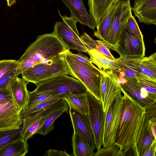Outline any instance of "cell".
<instances>
[{"label":"cell","mask_w":156,"mask_h":156,"mask_svg":"<svg viewBox=\"0 0 156 156\" xmlns=\"http://www.w3.org/2000/svg\"><path fill=\"white\" fill-rule=\"evenodd\" d=\"M121 89L122 106L114 144L125 151L131 148L136 151V144L144 123L145 108Z\"/></svg>","instance_id":"1"},{"label":"cell","mask_w":156,"mask_h":156,"mask_svg":"<svg viewBox=\"0 0 156 156\" xmlns=\"http://www.w3.org/2000/svg\"><path fill=\"white\" fill-rule=\"evenodd\" d=\"M68 50L53 32L39 35L18 60L15 75L38 64H51Z\"/></svg>","instance_id":"2"},{"label":"cell","mask_w":156,"mask_h":156,"mask_svg":"<svg viewBox=\"0 0 156 156\" xmlns=\"http://www.w3.org/2000/svg\"><path fill=\"white\" fill-rule=\"evenodd\" d=\"M71 53L70 50H68L64 57L76 78L83 83L89 92L101 101V71L80 61L72 55Z\"/></svg>","instance_id":"3"},{"label":"cell","mask_w":156,"mask_h":156,"mask_svg":"<svg viewBox=\"0 0 156 156\" xmlns=\"http://www.w3.org/2000/svg\"><path fill=\"white\" fill-rule=\"evenodd\" d=\"M64 56L55 60L51 64L41 63L23 72L21 74L23 78L28 83L36 85L52 77L63 75L76 76Z\"/></svg>","instance_id":"4"},{"label":"cell","mask_w":156,"mask_h":156,"mask_svg":"<svg viewBox=\"0 0 156 156\" xmlns=\"http://www.w3.org/2000/svg\"><path fill=\"white\" fill-rule=\"evenodd\" d=\"M36 92H52L60 94H69L80 95L88 91L79 80L68 75H61L44 81L36 85Z\"/></svg>","instance_id":"5"},{"label":"cell","mask_w":156,"mask_h":156,"mask_svg":"<svg viewBox=\"0 0 156 156\" xmlns=\"http://www.w3.org/2000/svg\"><path fill=\"white\" fill-rule=\"evenodd\" d=\"M120 71L126 77L136 78L141 74L156 81V52L148 57L139 58L119 57Z\"/></svg>","instance_id":"6"},{"label":"cell","mask_w":156,"mask_h":156,"mask_svg":"<svg viewBox=\"0 0 156 156\" xmlns=\"http://www.w3.org/2000/svg\"><path fill=\"white\" fill-rule=\"evenodd\" d=\"M62 21L57 22L54 26L53 33L60 41L69 49L76 50L80 53L88 52L79 37L76 24L77 22L71 16H61Z\"/></svg>","instance_id":"7"},{"label":"cell","mask_w":156,"mask_h":156,"mask_svg":"<svg viewBox=\"0 0 156 156\" xmlns=\"http://www.w3.org/2000/svg\"><path fill=\"white\" fill-rule=\"evenodd\" d=\"M126 22L122 26L117 44L111 49L117 52L120 57H144L145 48L144 41H140L129 30L126 26Z\"/></svg>","instance_id":"8"},{"label":"cell","mask_w":156,"mask_h":156,"mask_svg":"<svg viewBox=\"0 0 156 156\" xmlns=\"http://www.w3.org/2000/svg\"><path fill=\"white\" fill-rule=\"evenodd\" d=\"M119 92L105 112L102 146L106 148L114 144L122 106L123 95Z\"/></svg>","instance_id":"9"},{"label":"cell","mask_w":156,"mask_h":156,"mask_svg":"<svg viewBox=\"0 0 156 156\" xmlns=\"http://www.w3.org/2000/svg\"><path fill=\"white\" fill-rule=\"evenodd\" d=\"M130 1L129 0H120L119 6L104 39L102 41L109 49H111L117 44L122 26L132 14V8Z\"/></svg>","instance_id":"10"},{"label":"cell","mask_w":156,"mask_h":156,"mask_svg":"<svg viewBox=\"0 0 156 156\" xmlns=\"http://www.w3.org/2000/svg\"><path fill=\"white\" fill-rule=\"evenodd\" d=\"M89 119L94 139L96 149L102 146L105 113L104 112L101 101L98 100L88 91Z\"/></svg>","instance_id":"11"},{"label":"cell","mask_w":156,"mask_h":156,"mask_svg":"<svg viewBox=\"0 0 156 156\" xmlns=\"http://www.w3.org/2000/svg\"><path fill=\"white\" fill-rule=\"evenodd\" d=\"M119 73L118 82L122 89L140 105L145 108L156 102V96L148 93L136 78L126 77Z\"/></svg>","instance_id":"12"},{"label":"cell","mask_w":156,"mask_h":156,"mask_svg":"<svg viewBox=\"0 0 156 156\" xmlns=\"http://www.w3.org/2000/svg\"><path fill=\"white\" fill-rule=\"evenodd\" d=\"M101 71V98L105 113L118 94L122 92V89L115 70Z\"/></svg>","instance_id":"13"},{"label":"cell","mask_w":156,"mask_h":156,"mask_svg":"<svg viewBox=\"0 0 156 156\" xmlns=\"http://www.w3.org/2000/svg\"><path fill=\"white\" fill-rule=\"evenodd\" d=\"M69 113L74 132L80 136L94 151L96 147L88 114H81L70 108Z\"/></svg>","instance_id":"14"},{"label":"cell","mask_w":156,"mask_h":156,"mask_svg":"<svg viewBox=\"0 0 156 156\" xmlns=\"http://www.w3.org/2000/svg\"><path fill=\"white\" fill-rule=\"evenodd\" d=\"M21 112L14 100L0 104V130L19 128L23 123L20 117Z\"/></svg>","instance_id":"15"},{"label":"cell","mask_w":156,"mask_h":156,"mask_svg":"<svg viewBox=\"0 0 156 156\" xmlns=\"http://www.w3.org/2000/svg\"><path fill=\"white\" fill-rule=\"evenodd\" d=\"M132 10L139 22L156 25V0L135 1Z\"/></svg>","instance_id":"16"},{"label":"cell","mask_w":156,"mask_h":156,"mask_svg":"<svg viewBox=\"0 0 156 156\" xmlns=\"http://www.w3.org/2000/svg\"><path fill=\"white\" fill-rule=\"evenodd\" d=\"M70 10L71 16L81 24L86 25L93 30L97 26L94 19L88 13L83 0H62Z\"/></svg>","instance_id":"17"},{"label":"cell","mask_w":156,"mask_h":156,"mask_svg":"<svg viewBox=\"0 0 156 156\" xmlns=\"http://www.w3.org/2000/svg\"><path fill=\"white\" fill-rule=\"evenodd\" d=\"M27 83L23 78L17 76L12 80L9 87L13 99L21 112L25 107L28 99L29 91L27 88Z\"/></svg>","instance_id":"18"},{"label":"cell","mask_w":156,"mask_h":156,"mask_svg":"<svg viewBox=\"0 0 156 156\" xmlns=\"http://www.w3.org/2000/svg\"><path fill=\"white\" fill-rule=\"evenodd\" d=\"M90 56L89 60L95 64L101 71H117L120 69L118 61L109 58L94 49L87 50Z\"/></svg>","instance_id":"19"},{"label":"cell","mask_w":156,"mask_h":156,"mask_svg":"<svg viewBox=\"0 0 156 156\" xmlns=\"http://www.w3.org/2000/svg\"><path fill=\"white\" fill-rule=\"evenodd\" d=\"M115 0H88L89 13L97 26L105 16Z\"/></svg>","instance_id":"20"},{"label":"cell","mask_w":156,"mask_h":156,"mask_svg":"<svg viewBox=\"0 0 156 156\" xmlns=\"http://www.w3.org/2000/svg\"><path fill=\"white\" fill-rule=\"evenodd\" d=\"M149 120L145 117L143 127L136 144L137 156H143L152 142L156 141L149 127Z\"/></svg>","instance_id":"21"},{"label":"cell","mask_w":156,"mask_h":156,"mask_svg":"<svg viewBox=\"0 0 156 156\" xmlns=\"http://www.w3.org/2000/svg\"><path fill=\"white\" fill-rule=\"evenodd\" d=\"M27 141L22 139L6 144L0 149V156H24L28 153Z\"/></svg>","instance_id":"22"},{"label":"cell","mask_w":156,"mask_h":156,"mask_svg":"<svg viewBox=\"0 0 156 156\" xmlns=\"http://www.w3.org/2000/svg\"><path fill=\"white\" fill-rule=\"evenodd\" d=\"M87 92L80 95L69 94L63 99L67 102L69 108L81 114L88 115L89 109Z\"/></svg>","instance_id":"23"},{"label":"cell","mask_w":156,"mask_h":156,"mask_svg":"<svg viewBox=\"0 0 156 156\" xmlns=\"http://www.w3.org/2000/svg\"><path fill=\"white\" fill-rule=\"evenodd\" d=\"M80 38L87 51L94 49L110 59H115L111 53L109 48L103 41L94 40L85 32L82 34Z\"/></svg>","instance_id":"24"},{"label":"cell","mask_w":156,"mask_h":156,"mask_svg":"<svg viewBox=\"0 0 156 156\" xmlns=\"http://www.w3.org/2000/svg\"><path fill=\"white\" fill-rule=\"evenodd\" d=\"M120 1L114 3L97 27L94 36L103 41L119 4Z\"/></svg>","instance_id":"25"},{"label":"cell","mask_w":156,"mask_h":156,"mask_svg":"<svg viewBox=\"0 0 156 156\" xmlns=\"http://www.w3.org/2000/svg\"><path fill=\"white\" fill-rule=\"evenodd\" d=\"M65 95L52 92H38L34 90L29 91L27 103L23 110L28 109L38 104L55 98L63 99Z\"/></svg>","instance_id":"26"},{"label":"cell","mask_w":156,"mask_h":156,"mask_svg":"<svg viewBox=\"0 0 156 156\" xmlns=\"http://www.w3.org/2000/svg\"><path fill=\"white\" fill-rule=\"evenodd\" d=\"M73 155L75 156H94V153L84 139L73 132L72 136Z\"/></svg>","instance_id":"27"},{"label":"cell","mask_w":156,"mask_h":156,"mask_svg":"<svg viewBox=\"0 0 156 156\" xmlns=\"http://www.w3.org/2000/svg\"><path fill=\"white\" fill-rule=\"evenodd\" d=\"M64 112L68 113L69 112V109H60L50 114L37 130L36 134H41L43 136L48 134L55 128L54 124L55 121Z\"/></svg>","instance_id":"28"},{"label":"cell","mask_w":156,"mask_h":156,"mask_svg":"<svg viewBox=\"0 0 156 156\" xmlns=\"http://www.w3.org/2000/svg\"><path fill=\"white\" fill-rule=\"evenodd\" d=\"M22 125L17 129L7 130H0V149L8 144L15 140L22 139L21 132Z\"/></svg>","instance_id":"29"},{"label":"cell","mask_w":156,"mask_h":156,"mask_svg":"<svg viewBox=\"0 0 156 156\" xmlns=\"http://www.w3.org/2000/svg\"><path fill=\"white\" fill-rule=\"evenodd\" d=\"M61 99L59 98H55L41 103L27 110L22 111L20 113V117L23 120L24 118L31 114L43 110L59 101Z\"/></svg>","instance_id":"30"},{"label":"cell","mask_w":156,"mask_h":156,"mask_svg":"<svg viewBox=\"0 0 156 156\" xmlns=\"http://www.w3.org/2000/svg\"><path fill=\"white\" fill-rule=\"evenodd\" d=\"M125 151L113 144L106 148H100L94 153V156H124Z\"/></svg>","instance_id":"31"},{"label":"cell","mask_w":156,"mask_h":156,"mask_svg":"<svg viewBox=\"0 0 156 156\" xmlns=\"http://www.w3.org/2000/svg\"><path fill=\"white\" fill-rule=\"evenodd\" d=\"M136 78L138 83L148 93L156 96V81L142 74Z\"/></svg>","instance_id":"32"},{"label":"cell","mask_w":156,"mask_h":156,"mask_svg":"<svg viewBox=\"0 0 156 156\" xmlns=\"http://www.w3.org/2000/svg\"><path fill=\"white\" fill-rule=\"evenodd\" d=\"M126 26L129 30L139 40L144 42L143 36L135 19L132 14L127 19Z\"/></svg>","instance_id":"33"},{"label":"cell","mask_w":156,"mask_h":156,"mask_svg":"<svg viewBox=\"0 0 156 156\" xmlns=\"http://www.w3.org/2000/svg\"><path fill=\"white\" fill-rule=\"evenodd\" d=\"M19 63L18 60L8 59L0 60V78L7 71L16 69Z\"/></svg>","instance_id":"34"},{"label":"cell","mask_w":156,"mask_h":156,"mask_svg":"<svg viewBox=\"0 0 156 156\" xmlns=\"http://www.w3.org/2000/svg\"><path fill=\"white\" fill-rule=\"evenodd\" d=\"M16 69L7 71L0 78V89H7L11 82L16 76Z\"/></svg>","instance_id":"35"},{"label":"cell","mask_w":156,"mask_h":156,"mask_svg":"<svg viewBox=\"0 0 156 156\" xmlns=\"http://www.w3.org/2000/svg\"><path fill=\"white\" fill-rule=\"evenodd\" d=\"M14 100L9 88L0 89V104L8 102Z\"/></svg>","instance_id":"36"},{"label":"cell","mask_w":156,"mask_h":156,"mask_svg":"<svg viewBox=\"0 0 156 156\" xmlns=\"http://www.w3.org/2000/svg\"><path fill=\"white\" fill-rule=\"evenodd\" d=\"M71 54L72 55L80 61L87 64L95 69H98L91 62L89 59L86 55H83L80 52L76 54H73L72 52Z\"/></svg>","instance_id":"37"},{"label":"cell","mask_w":156,"mask_h":156,"mask_svg":"<svg viewBox=\"0 0 156 156\" xmlns=\"http://www.w3.org/2000/svg\"><path fill=\"white\" fill-rule=\"evenodd\" d=\"M44 156H70L66 150L59 151L51 149L47 151L44 154Z\"/></svg>","instance_id":"38"},{"label":"cell","mask_w":156,"mask_h":156,"mask_svg":"<svg viewBox=\"0 0 156 156\" xmlns=\"http://www.w3.org/2000/svg\"><path fill=\"white\" fill-rule=\"evenodd\" d=\"M156 141H154L143 156H156Z\"/></svg>","instance_id":"39"},{"label":"cell","mask_w":156,"mask_h":156,"mask_svg":"<svg viewBox=\"0 0 156 156\" xmlns=\"http://www.w3.org/2000/svg\"><path fill=\"white\" fill-rule=\"evenodd\" d=\"M148 125L154 137L156 139V118H153L149 120Z\"/></svg>","instance_id":"40"},{"label":"cell","mask_w":156,"mask_h":156,"mask_svg":"<svg viewBox=\"0 0 156 156\" xmlns=\"http://www.w3.org/2000/svg\"><path fill=\"white\" fill-rule=\"evenodd\" d=\"M8 6L10 7L15 4L16 0H6Z\"/></svg>","instance_id":"41"},{"label":"cell","mask_w":156,"mask_h":156,"mask_svg":"<svg viewBox=\"0 0 156 156\" xmlns=\"http://www.w3.org/2000/svg\"><path fill=\"white\" fill-rule=\"evenodd\" d=\"M120 0H115L114 1V3H116L117 2H118V1H120ZM126 1H127V0H129L130 1V0H125ZM136 0H134V1H136Z\"/></svg>","instance_id":"42"}]
</instances>
